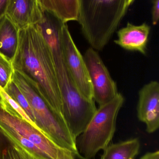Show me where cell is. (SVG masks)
Masks as SVG:
<instances>
[{
	"label": "cell",
	"instance_id": "cell-3",
	"mask_svg": "<svg viewBox=\"0 0 159 159\" xmlns=\"http://www.w3.org/2000/svg\"><path fill=\"white\" fill-rule=\"evenodd\" d=\"M12 80L20 89L30 105L34 116L35 127L59 146L74 153L78 152L76 139L62 115L49 105L29 80L15 70Z\"/></svg>",
	"mask_w": 159,
	"mask_h": 159
},
{
	"label": "cell",
	"instance_id": "cell-18",
	"mask_svg": "<svg viewBox=\"0 0 159 159\" xmlns=\"http://www.w3.org/2000/svg\"><path fill=\"white\" fill-rule=\"evenodd\" d=\"M2 159H37L18 145L16 143L3 152Z\"/></svg>",
	"mask_w": 159,
	"mask_h": 159
},
{
	"label": "cell",
	"instance_id": "cell-13",
	"mask_svg": "<svg viewBox=\"0 0 159 159\" xmlns=\"http://www.w3.org/2000/svg\"><path fill=\"white\" fill-rule=\"evenodd\" d=\"M40 7L63 22L77 21L78 0H37Z\"/></svg>",
	"mask_w": 159,
	"mask_h": 159
},
{
	"label": "cell",
	"instance_id": "cell-7",
	"mask_svg": "<svg viewBox=\"0 0 159 159\" xmlns=\"http://www.w3.org/2000/svg\"><path fill=\"white\" fill-rule=\"evenodd\" d=\"M83 57L91 82L93 100L99 106L109 102L119 93L116 82L98 51L90 47Z\"/></svg>",
	"mask_w": 159,
	"mask_h": 159
},
{
	"label": "cell",
	"instance_id": "cell-23",
	"mask_svg": "<svg viewBox=\"0 0 159 159\" xmlns=\"http://www.w3.org/2000/svg\"><path fill=\"white\" fill-rule=\"evenodd\" d=\"M74 159H90L86 158L83 156H81L78 152L74 154Z\"/></svg>",
	"mask_w": 159,
	"mask_h": 159
},
{
	"label": "cell",
	"instance_id": "cell-20",
	"mask_svg": "<svg viewBox=\"0 0 159 159\" xmlns=\"http://www.w3.org/2000/svg\"><path fill=\"white\" fill-rule=\"evenodd\" d=\"M151 16L153 25H157L159 19V0H153Z\"/></svg>",
	"mask_w": 159,
	"mask_h": 159
},
{
	"label": "cell",
	"instance_id": "cell-6",
	"mask_svg": "<svg viewBox=\"0 0 159 159\" xmlns=\"http://www.w3.org/2000/svg\"><path fill=\"white\" fill-rule=\"evenodd\" d=\"M60 93L63 116L75 139L85 130L97 108L94 100L85 97L77 89L65 64L55 66Z\"/></svg>",
	"mask_w": 159,
	"mask_h": 159
},
{
	"label": "cell",
	"instance_id": "cell-9",
	"mask_svg": "<svg viewBox=\"0 0 159 159\" xmlns=\"http://www.w3.org/2000/svg\"><path fill=\"white\" fill-rule=\"evenodd\" d=\"M137 117L146 126V131L152 134L159 127V83L152 80L139 92Z\"/></svg>",
	"mask_w": 159,
	"mask_h": 159
},
{
	"label": "cell",
	"instance_id": "cell-1",
	"mask_svg": "<svg viewBox=\"0 0 159 159\" xmlns=\"http://www.w3.org/2000/svg\"><path fill=\"white\" fill-rule=\"evenodd\" d=\"M12 64L14 70L29 80L49 105L62 115L60 93L52 57L35 25L19 30L18 46Z\"/></svg>",
	"mask_w": 159,
	"mask_h": 159
},
{
	"label": "cell",
	"instance_id": "cell-17",
	"mask_svg": "<svg viewBox=\"0 0 159 159\" xmlns=\"http://www.w3.org/2000/svg\"><path fill=\"white\" fill-rule=\"evenodd\" d=\"M14 69L12 62L0 54V87L5 89L12 80Z\"/></svg>",
	"mask_w": 159,
	"mask_h": 159
},
{
	"label": "cell",
	"instance_id": "cell-12",
	"mask_svg": "<svg viewBox=\"0 0 159 159\" xmlns=\"http://www.w3.org/2000/svg\"><path fill=\"white\" fill-rule=\"evenodd\" d=\"M19 30L5 16L0 18V54L12 62L19 43Z\"/></svg>",
	"mask_w": 159,
	"mask_h": 159
},
{
	"label": "cell",
	"instance_id": "cell-16",
	"mask_svg": "<svg viewBox=\"0 0 159 159\" xmlns=\"http://www.w3.org/2000/svg\"><path fill=\"white\" fill-rule=\"evenodd\" d=\"M0 104L7 112L18 117L23 119L31 124L30 120L21 107L13 100L3 89L0 87Z\"/></svg>",
	"mask_w": 159,
	"mask_h": 159
},
{
	"label": "cell",
	"instance_id": "cell-15",
	"mask_svg": "<svg viewBox=\"0 0 159 159\" xmlns=\"http://www.w3.org/2000/svg\"><path fill=\"white\" fill-rule=\"evenodd\" d=\"M5 91L15 100L24 110L31 120V124L35 126V119L30 105L24 94L16 84L12 80L7 85Z\"/></svg>",
	"mask_w": 159,
	"mask_h": 159
},
{
	"label": "cell",
	"instance_id": "cell-21",
	"mask_svg": "<svg viewBox=\"0 0 159 159\" xmlns=\"http://www.w3.org/2000/svg\"><path fill=\"white\" fill-rule=\"evenodd\" d=\"M140 159H159V151L147 153Z\"/></svg>",
	"mask_w": 159,
	"mask_h": 159
},
{
	"label": "cell",
	"instance_id": "cell-8",
	"mask_svg": "<svg viewBox=\"0 0 159 159\" xmlns=\"http://www.w3.org/2000/svg\"><path fill=\"white\" fill-rule=\"evenodd\" d=\"M62 40L64 64L70 77L83 95L93 100L91 82L84 57L75 43L66 23L63 26Z\"/></svg>",
	"mask_w": 159,
	"mask_h": 159
},
{
	"label": "cell",
	"instance_id": "cell-4",
	"mask_svg": "<svg viewBox=\"0 0 159 159\" xmlns=\"http://www.w3.org/2000/svg\"><path fill=\"white\" fill-rule=\"evenodd\" d=\"M0 127L16 144L37 159H74L35 126L7 112L0 104Z\"/></svg>",
	"mask_w": 159,
	"mask_h": 159
},
{
	"label": "cell",
	"instance_id": "cell-22",
	"mask_svg": "<svg viewBox=\"0 0 159 159\" xmlns=\"http://www.w3.org/2000/svg\"><path fill=\"white\" fill-rule=\"evenodd\" d=\"M9 1L10 0H0V18L4 15Z\"/></svg>",
	"mask_w": 159,
	"mask_h": 159
},
{
	"label": "cell",
	"instance_id": "cell-14",
	"mask_svg": "<svg viewBox=\"0 0 159 159\" xmlns=\"http://www.w3.org/2000/svg\"><path fill=\"white\" fill-rule=\"evenodd\" d=\"M140 146L138 138L108 145L101 159H134L139 154Z\"/></svg>",
	"mask_w": 159,
	"mask_h": 159
},
{
	"label": "cell",
	"instance_id": "cell-5",
	"mask_svg": "<svg viewBox=\"0 0 159 159\" xmlns=\"http://www.w3.org/2000/svg\"><path fill=\"white\" fill-rule=\"evenodd\" d=\"M125 102L119 93L109 102L99 106L83 133L77 138L78 153L92 159L100 150L109 145L115 134L119 113Z\"/></svg>",
	"mask_w": 159,
	"mask_h": 159
},
{
	"label": "cell",
	"instance_id": "cell-10",
	"mask_svg": "<svg viewBox=\"0 0 159 159\" xmlns=\"http://www.w3.org/2000/svg\"><path fill=\"white\" fill-rule=\"evenodd\" d=\"M4 15L20 30L38 23L43 10L37 0H10Z\"/></svg>",
	"mask_w": 159,
	"mask_h": 159
},
{
	"label": "cell",
	"instance_id": "cell-24",
	"mask_svg": "<svg viewBox=\"0 0 159 159\" xmlns=\"http://www.w3.org/2000/svg\"><path fill=\"white\" fill-rule=\"evenodd\" d=\"M134 0H128V5L129 6V7L130 6L133 2Z\"/></svg>",
	"mask_w": 159,
	"mask_h": 159
},
{
	"label": "cell",
	"instance_id": "cell-2",
	"mask_svg": "<svg viewBox=\"0 0 159 159\" xmlns=\"http://www.w3.org/2000/svg\"><path fill=\"white\" fill-rule=\"evenodd\" d=\"M128 0H78L77 22L90 48L103 50L126 16Z\"/></svg>",
	"mask_w": 159,
	"mask_h": 159
},
{
	"label": "cell",
	"instance_id": "cell-19",
	"mask_svg": "<svg viewBox=\"0 0 159 159\" xmlns=\"http://www.w3.org/2000/svg\"><path fill=\"white\" fill-rule=\"evenodd\" d=\"M14 143H15L0 127V159H2L5 150Z\"/></svg>",
	"mask_w": 159,
	"mask_h": 159
},
{
	"label": "cell",
	"instance_id": "cell-11",
	"mask_svg": "<svg viewBox=\"0 0 159 159\" xmlns=\"http://www.w3.org/2000/svg\"><path fill=\"white\" fill-rule=\"evenodd\" d=\"M150 31L151 27L146 22L138 25L128 22L118 31L114 43L125 50L146 55Z\"/></svg>",
	"mask_w": 159,
	"mask_h": 159
}]
</instances>
